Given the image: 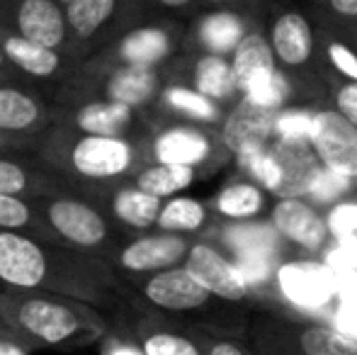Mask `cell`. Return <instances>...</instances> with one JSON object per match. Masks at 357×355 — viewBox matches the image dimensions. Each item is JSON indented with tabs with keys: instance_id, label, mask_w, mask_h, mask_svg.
<instances>
[{
	"instance_id": "24",
	"label": "cell",
	"mask_w": 357,
	"mask_h": 355,
	"mask_svg": "<svg viewBox=\"0 0 357 355\" xmlns=\"http://www.w3.org/2000/svg\"><path fill=\"white\" fill-rule=\"evenodd\" d=\"M229 63L241 95L253 93L255 88L268 83L278 71V61H275V54L270 49L268 39L258 32H248L241 39V44L229 56Z\"/></svg>"
},
{
	"instance_id": "2",
	"label": "cell",
	"mask_w": 357,
	"mask_h": 355,
	"mask_svg": "<svg viewBox=\"0 0 357 355\" xmlns=\"http://www.w3.org/2000/svg\"><path fill=\"white\" fill-rule=\"evenodd\" d=\"M146 139L98 137L52 122L34 142V156L56 171L78 195L93 199L102 190L132 180L149 163Z\"/></svg>"
},
{
	"instance_id": "41",
	"label": "cell",
	"mask_w": 357,
	"mask_h": 355,
	"mask_svg": "<svg viewBox=\"0 0 357 355\" xmlns=\"http://www.w3.org/2000/svg\"><path fill=\"white\" fill-rule=\"evenodd\" d=\"M328 61L348 83H357V52L343 42H328Z\"/></svg>"
},
{
	"instance_id": "29",
	"label": "cell",
	"mask_w": 357,
	"mask_h": 355,
	"mask_svg": "<svg viewBox=\"0 0 357 355\" xmlns=\"http://www.w3.org/2000/svg\"><path fill=\"white\" fill-rule=\"evenodd\" d=\"M265 207V190L250 180H238L214 197V212L231 222H253Z\"/></svg>"
},
{
	"instance_id": "38",
	"label": "cell",
	"mask_w": 357,
	"mask_h": 355,
	"mask_svg": "<svg viewBox=\"0 0 357 355\" xmlns=\"http://www.w3.org/2000/svg\"><path fill=\"white\" fill-rule=\"evenodd\" d=\"M289 95H291L289 78H287L282 71H275V76L270 78L268 83L255 88L253 93L243 95V100H248V103L255 105V107L270 109V112H280L282 105L289 100Z\"/></svg>"
},
{
	"instance_id": "33",
	"label": "cell",
	"mask_w": 357,
	"mask_h": 355,
	"mask_svg": "<svg viewBox=\"0 0 357 355\" xmlns=\"http://www.w3.org/2000/svg\"><path fill=\"white\" fill-rule=\"evenodd\" d=\"M0 232H22L42 239L34 199L0 195Z\"/></svg>"
},
{
	"instance_id": "4",
	"label": "cell",
	"mask_w": 357,
	"mask_h": 355,
	"mask_svg": "<svg viewBox=\"0 0 357 355\" xmlns=\"http://www.w3.org/2000/svg\"><path fill=\"white\" fill-rule=\"evenodd\" d=\"M39 232L44 241L73 248L107 261L112 251L129 236L124 234L93 199L78 192L34 197Z\"/></svg>"
},
{
	"instance_id": "18",
	"label": "cell",
	"mask_w": 357,
	"mask_h": 355,
	"mask_svg": "<svg viewBox=\"0 0 357 355\" xmlns=\"http://www.w3.org/2000/svg\"><path fill=\"white\" fill-rule=\"evenodd\" d=\"M183 266L214 297L236 302V299H243L248 292L234 261H229L224 253L216 251L212 243L192 241Z\"/></svg>"
},
{
	"instance_id": "54",
	"label": "cell",
	"mask_w": 357,
	"mask_h": 355,
	"mask_svg": "<svg viewBox=\"0 0 357 355\" xmlns=\"http://www.w3.org/2000/svg\"><path fill=\"white\" fill-rule=\"evenodd\" d=\"M56 3H61V5H66V3H68V0H56Z\"/></svg>"
},
{
	"instance_id": "1",
	"label": "cell",
	"mask_w": 357,
	"mask_h": 355,
	"mask_svg": "<svg viewBox=\"0 0 357 355\" xmlns=\"http://www.w3.org/2000/svg\"><path fill=\"white\" fill-rule=\"evenodd\" d=\"M0 287L73 297L109 314L119 304L122 280L105 258L22 232H0Z\"/></svg>"
},
{
	"instance_id": "45",
	"label": "cell",
	"mask_w": 357,
	"mask_h": 355,
	"mask_svg": "<svg viewBox=\"0 0 357 355\" xmlns=\"http://www.w3.org/2000/svg\"><path fill=\"white\" fill-rule=\"evenodd\" d=\"M335 294H340L343 302H355L357 299V268L335 275Z\"/></svg>"
},
{
	"instance_id": "7",
	"label": "cell",
	"mask_w": 357,
	"mask_h": 355,
	"mask_svg": "<svg viewBox=\"0 0 357 355\" xmlns=\"http://www.w3.org/2000/svg\"><path fill=\"white\" fill-rule=\"evenodd\" d=\"M190 246H192L190 236L151 229V232L142 234H129L112 251L107 263L112 266L119 280H137L144 278V275H153L160 273V270L183 266Z\"/></svg>"
},
{
	"instance_id": "20",
	"label": "cell",
	"mask_w": 357,
	"mask_h": 355,
	"mask_svg": "<svg viewBox=\"0 0 357 355\" xmlns=\"http://www.w3.org/2000/svg\"><path fill=\"white\" fill-rule=\"evenodd\" d=\"M275 117H278V112L255 107L248 100L241 98L221 119L219 142L231 153L253 146H268L275 137Z\"/></svg>"
},
{
	"instance_id": "17",
	"label": "cell",
	"mask_w": 357,
	"mask_h": 355,
	"mask_svg": "<svg viewBox=\"0 0 357 355\" xmlns=\"http://www.w3.org/2000/svg\"><path fill=\"white\" fill-rule=\"evenodd\" d=\"M93 202L122 229L124 234H142L151 232L158 219L163 199L139 190L132 180H124L112 188L102 190Z\"/></svg>"
},
{
	"instance_id": "43",
	"label": "cell",
	"mask_w": 357,
	"mask_h": 355,
	"mask_svg": "<svg viewBox=\"0 0 357 355\" xmlns=\"http://www.w3.org/2000/svg\"><path fill=\"white\" fill-rule=\"evenodd\" d=\"M335 112L357 129V83H345L335 93Z\"/></svg>"
},
{
	"instance_id": "11",
	"label": "cell",
	"mask_w": 357,
	"mask_h": 355,
	"mask_svg": "<svg viewBox=\"0 0 357 355\" xmlns=\"http://www.w3.org/2000/svg\"><path fill=\"white\" fill-rule=\"evenodd\" d=\"M0 52H3L5 61L10 63V68L22 81H27L29 86L39 90H42V86H61L80 63L71 54L42 47V44L29 42L24 37L3 32V29H0Z\"/></svg>"
},
{
	"instance_id": "44",
	"label": "cell",
	"mask_w": 357,
	"mask_h": 355,
	"mask_svg": "<svg viewBox=\"0 0 357 355\" xmlns=\"http://www.w3.org/2000/svg\"><path fill=\"white\" fill-rule=\"evenodd\" d=\"M335 331L357 341V299L355 302H340L335 312Z\"/></svg>"
},
{
	"instance_id": "42",
	"label": "cell",
	"mask_w": 357,
	"mask_h": 355,
	"mask_svg": "<svg viewBox=\"0 0 357 355\" xmlns=\"http://www.w3.org/2000/svg\"><path fill=\"white\" fill-rule=\"evenodd\" d=\"M100 355H144V351L132 336L119 333L112 324L109 331L105 333V338L100 341Z\"/></svg>"
},
{
	"instance_id": "30",
	"label": "cell",
	"mask_w": 357,
	"mask_h": 355,
	"mask_svg": "<svg viewBox=\"0 0 357 355\" xmlns=\"http://www.w3.org/2000/svg\"><path fill=\"white\" fill-rule=\"evenodd\" d=\"M195 178H197V171H192V168L168 166V163H146L132 178V183L144 192L153 195V197L168 199L188 190L195 183Z\"/></svg>"
},
{
	"instance_id": "47",
	"label": "cell",
	"mask_w": 357,
	"mask_h": 355,
	"mask_svg": "<svg viewBox=\"0 0 357 355\" xmlns=\"http://www.w3.org/2000/svg\"><path fill=\"white\" fill-rule=\"evenodd\" d=\"M192 3H195V0H149V5L165 10V13H180V10L190 8Z\"/></svg>"
},
{
	"instance_id": "19",
	"label": "cell",
	"mask_w": 357,
	"mask_h": 355,
	"mask_svg": "<svg viewBox=\"0 0 357 355\" xmlns=\"http://www.w3.org/2000/svg\"><path fill=\"white\" fill-rule=\"evenodd\" d=\"M280 289L291 304L301 309L326 307L335 297V275L326 263L291 261L278 270Z\"/></svg>"
},
{
	"instance_id": "32",
	"label": "cell",
	"mask_w": 357,
	"mask_h": 355,
	"mask_svg": "<svg viewBox=\"0 0 357 355\" xmlns=\"http://www.w3.org/2000/svg\"><path fill=\"white\" fill-rule=\"evenodd\" d=\"M236 163L250 178V183H255L260 190H268V192L275 195L280 183V173L278 163H275L273 153H270V144L268 146L243 149V151L236 153Z\"/></svg>"
},
{
	"instance_id": "16",
	"label": "cell",
	"mask_w": 357,
	"mask_h": 355,
	"mask_svg": "<svg viewBox=\"0 0 357 355\" xmlns=\"http://www.w3.org/2000/svg\"><path fill=\"white\" fill-rule=\"evenodd\" d=\"M137 292L146 302L163 312H195L204 307L212 294L185 270V266H175L160 270L153 275L132 280Z\"/></svg>"
},
{
	"instance_id": "48",
	"label": "cell",
	"mask_w": 357,
	"mask_h": 355,
	"mask_svg": "<svg viewBox=\"0 0 357 355\" xmlns=\"http://www.w3.org/2000/svg\"><path fill=\"white\" fill-rule=\"evenodd\" d=\"M29 353L32 351H27V348L15 341V338H10V336L0 338V355H29Z\"/></svg>"
},
{
	"instance_id": "51",
	"label": "cell",
	"mask_w": 357,
	"mask_h": 355,
	"mask_svg": "<svg viewBox=\"0 0 357 355\" xmlns=\"http://www.w3.org/2000/svg\"><path fill=\"white\" fill-rule=\"evenodd\" d=\"M209 355H243V353H241L234 343H216V346H212Z\"/></svg>"
},
{
	"instance_id": "50",
	"label": "cell",
	"mask_w": 357,
	"mask_h": 355,
	"mask_svg": "<svg viewBox=\"0 0 357 355\" xmlns=\"http://www.w3.org/2000/svg\"><path fill=\"white\" fill-rule=\"evenodd\" d=\"M0 81H3V83H27V81H22V78H20L13 68H10V63L5 61V56H3V52H0ZM27 86H29V83H27Z\"/></svg>"
},
{
	"instance_id": "53",
	"label": "cell",
	"mask_w": 357,
	"mask_h": 355,
	"mask_svg": "<svg viewBox=\"0 0 357 355\" xmlns=\"http://www.w3.org/2000/svg\"><path fill=\"white\" fill-rule=\"evenodd\" d=\"M204 3H212V5H219V3H226V0H204Z\"/></svg>"
},
{
	"instance_id": "12",
	"label": "cell",
	"mask_w": 357,
	"mask_h": 355,
	"mask_svg": "<svg viewBox=\"0 0 357 355\" xmlns=\"http://www.w3.org/2000/svg\"><path fill=\"white\" fill-rule=\"evenodd\" d=\"M214 139L199 124L170 122L163 127H151L146 139V158L149 163H168L199 171L214 158Z\"/></svg>"
},
{
	"instance_id": "36",
	"label": "cell",
	"mask_w": 357,
	"mask_h": 355,
	"mask_svg": "<svg viewBox=\"0 0 357 355\" xmlns=\"http://www.w3.org/2000/svg\"><path fill=\"white\" fill-rule=\"evenodd\" d=\"M326 229L340 246L357 253V202H335L326 217Z\"/></svg>"
},
{
	"instance_id": "6",
	"label": "cell",
	"mask_w": 357,
	"mask_h": 355,
	"mask_svg": "<svg viewBox=\"0 0 357 355\" xmlns=\"http://www.w3.org/2000/svg\"><path fill=\"white\" fill-rule=\"evenodd\" d=\"M149 0H68L63 5L73 56L85 61L144 22Z\"/></svg>"
},
{
	"instance_id": "22",
	"label": "cell",
	"mask_w": 357,
	"mask_h": 355,
	"mask_svg": "<svg viewBox=\"0 0 357 355\" xmlns=\"http://www.w3.org/2000/svg\"><path fill=\"white\" fill-rule=\"evenodd\" d=\"M149 114H165V117H173L178 122L199 124V127L202 124H216L224 119L219 103L209 100L207 95L197 93V90L190 88L183 81H165L153 107L144 117H149Z\"/></svg>"
},
{
	"instance_id": "14",
	"label": "cell",
	"mask_w": 357,
	"mask_h": 355,
	"mask_svg": "<svg viewBox=\"0 0 357 355\" xmlns=\"http://www.w3.org/2000/svg\"><path fill=\"white\" fill-rule=\"evenodd\" d=\"M52 122L54 103L44 90L27 83H0V132L37 142Z\"/></svg>"
},
{
	"instance_id": "35",
	"label": "cell",
	"mask_w": 357,
	"mask_h": 355,
	"mask_svg": "<svg viewBox=\"0 0 357 355\" xmlns=\"http://www.w3.org/2000/svg\"><path fill=\"white\" fill-rule=\"evenodd\" d=\"M137 343L144 355H202L188 336H180V333L173 331H160V328L142 331Z\"/></svg>"
},
{
	"instance_id": "3",
	"label": "cell",
	"mask_w": 357,
	"mask_h": 355,
	"mask_svg": "<svg viewBox=\"0 0 357 355\" xmlns=\"http://www.w3.org/2000/svg\"><path fill=\"white\" fill-rule=\"evenodd\" d=\"M0 314L8 336L27 351L88 348L102 341L112 326V317L88 302L8 287H0Z\"/></svg>"
},
{
	"instance_id": "31",
	"label": "cell",
	"mask_w": 357,
	"mask_h": 355,
	"mask_svg": "<svg viewBox=\"0 0 357 355\" xmlns=\"http://www.w3.org/2000/svg\"><path fill=\"white\" fill-rule=\"evenodd\" d=\"M224 243H229L236 253H268L275 256L278 251V232L273 224H255V222H234L221 234Z\"/></svg>"
},
{
	"instance_id": "46",
	"label": "cell",
	"mask_w": 357,
	"mask_h": 355,
	"mask_svg": "<svg viewBox=\"0 0 357 355\" xmlns=\"http://www.w3.org/2000/svg\"><path fill=\"white\" fill-rule=\"evenodd\" d=\"M34 153V142L20 137H10V134L0 132V153Z\"/></svg>"
},
{
	"instance_id": "26",
	"label": "cell",
	"mask_w": 357,
	"mask_h": 355,
	"mask_svg": "<svg viewBox=\"0 0 357 355\" xmlns=\"http://www.w3.org/2000/svg\"><path fill=\"white\" fill-rule=\"evenodd\" d=\"M270 49L275 54V61L282 66H304L314 52V32L306 22L304 15L299 13H282L275 20L268 39Z\"/></svg>"
},
{
	"instance_id": "9",
	"label": "cell",
	"mask_w": 357,
	"mask_h": 355,
	"mask_svg": "<svg viewBox=\"0 0 357 355\" xmlns=\"http://www.w3.org/2000/svg\"><path fill=\"white\" fill-rule=\"evenodd\" d=\"M0 29L73 56L66 13L56 0H0Z\"/></svg>"
},
{
	"instance_id": "27",
	"label": "cell",
	"mask_w": 357,
	"mask_h": 355,
	"mask_svg": "<svg viewBox=\"0 0 357 355\" xmlns=\"http://www.w3.org/2000/svg\"><path fill=\"white\" fill-rule=\"evenodd\" d=\"M190 88L207 95L214 103H229L238 95L231 63L226 56H212V54H197L190 66Z\"/></svg>"
},
{
	"instance_id": "23",
	"label": "cell",
	"mask_w": 357,
	"mask_h": 355,
	"mask_svg": "<svg viewBox=\"0 0 357 355\" xmlns=\"http://www.w3.org/2000/svg\"><path fill=\"white\" fill-rule=\"evenodd\" d=\"M270 153H273L280 173V183L275 195L280 199L306 195L311 178L321 168L309 142H282V139H278L275 144H270Z\"/></svg>"
},
{
	"instance_id": "8",
	"label": "cell",
	"mask_w": 357,
	"mask_h": 355,
	"mask_svg": "<svg viewBox=\"0 0 357 355\" xmlns=\"http://www.w3.org/2000/svg\"><path fill=\"white\" fill-rule=\"evenodd\" d=\"M180 34L170 22H149L124 32L119 39L100 49L90 61L105 66H139V68H163L178 49Z\"/></svg>"
},
{
	"instance_id": "21",
	"label": "cell",
	"mask_w": 357,
	"mask_h": 355,
	"mask_svg": "<svg viewBox=\"0 0 357 355\" xmlns=\"http://www.w3.org/2000/svg\"><path fill=\"white\" fill-rule=\"evenodd\" d=\"M273 229L278 232V236L301 248H309V251L321 248L328 239L326 219L316 212L314 204H309L301 197H287L275 204Z\"/></svg>"
},
{
	"instance_id": "15",
	"label": "cell",
	"mask_w": 357,
	"mask_h": 355,
	"mask_svg": "<svg viewBox=\"0 0 357 355\" xmlns=\"http://www.w3.org/2000/svg\"><path fill=\"white\" fill-rule=\"evenodd\" d=\"M61 192H75V190L32 151L0 153V195L34 199Z\"/></svg>"
},
{
	"instance_id": "39",
	"label": "cell",
	"mask_w": 357,
	"mask_h": 355,
	"mask_svg": "<svg viewBox=\"0 0 357 355\" xmlns=\"http://www.w3.org/2000/svg\"><path fill=\"white\" fill-rule=\"evenodd\" d=\"M314 112L311 109H280L275 117V137L282 142H309Z\"/></svg>"
},
{
	"instance_id": "55",
	"label": "cell",
	"mask_w": 357,
	"mask_h": 355,
	"mask_svg": "<svg viewBox=\"0 0 357 355\" xmlns=\"http://www.w3.org/2000/svg\"><path fill=\"white\" fill-rule=\"evenodd\" d=\"M0 83H3V81H0Z\"/></svg>"
},
{
	"instance_id": "13",
	"label": "cell",
	"mask_w": 357,
	"mask_h": 355,
	"mask_svg": "<svg viewBox=\"0 0 357 355\" xmlns=\"http://www.w3.org/2000/svg\"><path fill=\"white\" fill-rule=\"evenodd\" d=\"M309 146L319 158L321 168L348 180L357 178V129L335 109L314 112Z\"/></svg>"
},
{
	"instance_id": "52",
	"label": "cell",
	"mask_w": 357,
	"mask_h": 355,
	"mask_svg": "<svg viewBox=\"0 0 357 355\" xmlns=\"http://www.w3.org/2000/svg\"><path fill=\"white\" fill-rule=\"evenodd\" d=\"M8 336V328H5V322H3V314H0V338Z\"/></svg>"
},
{
	"instance_id": "34",
	"label": "cell",
	"mask_w": 357,
	"mask_h": 355,
	"mask_svg": "<svg viewBox=\"0 0 357 355\" xmlns=\"http://www.w3.org/2000/svg\"><path fill=\"white\" fill-rule=\"evenodd\" d=\"M301 348L306 355H357V341L324 326H314L304 331Z\"/></svg>"
},
{
	"instance_id": "49",
	"label": "cell",
	"mask_w": 357,
	"mask_h": 355,
	"mask_svg": "<svg viewBox=\"0 0 357 355\" xmlns=\"http://www.w3.org/2000/svg\"><path fill=\"white\" fill-rule=\"evenodd\" d=\"M328 3L343 17H357V0H328Z\"/></svg>"
},
{
	"instance_id": "25",
	"label": "cell",
	"mask_w": 357,
	"mask_h": 355,
	"mask_svg": "<svg viewBox=\"0 0 357 355\" xmlns=\"http://www.w3.org/2000/svg\"><path fill=\"white\" fill-rule=\"evenodd\" d=\"M245 34H248V29H245L243 17H238L236 13H229V10H216V13L202 15L195 22L190 39H192L199 54L229 59Z\"/></svg>"
},
{
	"instance_id": "5",
	"label": "cell",
	"mask_w": 357,
	"mask_h": 355,
	"mask_svg": "<svg viewBox=\"0 0 357 355\" xmlns=\"http://www.w3.org/2000/svg\"><path fill=\"white\" fill-rule=\"evenodd\" d=\"M163 83V68L105 66L85 59L61 86L54 88V95L49 100L54 105L119 103L146 114L153 107Z\"/></svg>"
},
{
	"instance_id": "37",
	"label": "cell",
	"mask_w": 357,
	"mask_h": 355,
	"mask_svg": "<svg viewBox=\"0 0 357 355\" xmlns=\"http://www.w3.org/2000/svg\"><path fill=\"white\" fill-rule=\"evenodd\" d=\"M350 190V180L338 176V173H331L326 168H319L311 178L309 188H306V195L311 202L316 204H335L338 199H343V195Z\"/></svg>"
},
{
	"instance_id": "40",
	"label": "cell",
	"mask_w": 357,
	"mask_h": 355,
	"mask_svg": "<svg viewBox=\"0 0 357 355\" xmlns=\"http://www.w3.org/2000/svg\"><path fill=\"white\" fill-rule=\"evenodd\" d=\"M273 258L275 256H268V253H236L234 266L241 273V278H243L245 287L265 282L273 275L275 270Z\"/></svg>"
},
{
	"instance_id": "28",
	"label": "cell",
	"mask_w": 357,
	"mask_h": 355,
	"mask_svg": "<svg viewBox=\"0 0 357 355\" xmlns=\"http://www.w3.org/2000/svg\"><path fill=\"white\" fill-rule=\"evenodd\" d=\"M207 219H209L207 204L199 202V199H195V197L175 195V197L163 199L153 229L155 232H165V234L192 236V234L202 232Z\"/></svg>"
},
{
	"instance_id": "10",
	"label": "cell",
	"mask_w": 357,
	"mask_h": 355,
	"mask_svg": "<svg viewBox=\"0 0 357 355\" xmlns=\"http://www.w3.org/2000/svg\"><path fill=\"white\" fill-rule=\"evenodd\" d=\"M54 122L83 134H98V137L146 139L151 132V124L139 109L119 103L54 105Z\"/></svg>"
}]
</instances>
